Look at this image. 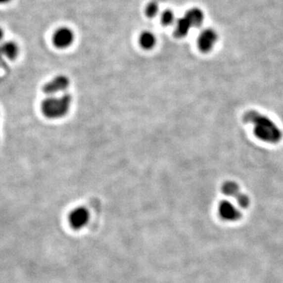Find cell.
Returning a JSON list of instances; mask_svg holds the SVG:
<instances>
[{
    "label": "cell",
    "mask_w": 283,
    "mask_h": 283,
    "mask_svg": "<svg viewBox=\"0 0 283 283\" xmlns=\"http://www.w3.org/2000/svg\"><path fill=\"white\" fill-rule=\"evenodd\" d=\"M243 121L253 127V133L258 140L267 143L276 144L283 139V132L272 119L260 112L251 109L243 115Z\"/></svg>",
    "instance_id": "obj_1"
},
{
    "label": "cell",
    "mask_w": 283,
    "mask_h": 283,
    "mask_svg": "<svg viewBox=\"0 0 283 283\" xmlns=\"http://www.w3.org/2000/svg\"><path fill=\"white\" fill-rule=\"evenodd\" d=\"M72 102V95L68 93H63L60 95L47 96L41 102V110L47 118L57 120L68 114Z\"/></svg>",
    "instance_id": "obj_2"
},
{
    "label": "cell",
    "mask_w": 283,
    "mask_h": 283,
    "mask_svg": "<svg viewBox=\"0 0 283 283\" xmlns=\"http://www.w3.org/2000/svg\"><path fill=\"white\" fill-rule=\"evenodd\" d=\"M70 85L69 78L65 75H57L43 86L42 91L47 96L65 93Z\"/></svg>",
    "instance_id": "obj_3"
},
{
    "label": "cell",
    "mask_w": 283,
    "mask_h": 283,
    "mask_svg": "<svg viewBox=\"0 0 283 283\" xmlns=\"http://www.w3.org/2000/svg\"><path fill=\"white\" fill-rule=\"evenodd\" d=\"M223 193L228 197L235 198L237 204L243 209H246L249 205L250 200L247 194L243 193L240 189L239 186L234 181H227L222 185Z\"/></svg>",
    "instance_id": "obj_4"
},
{
    "label": "cell",
    "mask_w": 283,
    "mask_h": 283,
    "mask_svg": "<svg viewBox=\"0 0 283 283\" xmlns=\"http://www.w3.org/2000/svg\"><path fill=\"white\" fill-rule=\"evenodd\" d=\"M90 220V212L85 207H77L71 211L69 215V224L74 230L85 228Z\"/></svg>",
    "instance_id": "obj_5"
},
{
    "label": "cell",
    "mask_w": 283,
    "mask_h": 283,
    "mask_svg": "<svg viewBox=\"0 0 283 283\" xmlns=\"http://www.w3.org/2000/svg\"><path fill=\"white\" fill-rule=\"evenodd\" d=\"M218 36L216 31L212 29H205L201 31L197 37V47L203 53H208L214 47Z\"/></svg>",
    "instance_id": "obj_6"
},
{
    "label": "cell",
    "mask_w": 283,
    "mask_h": 283,
    "mask_svg": "<svg viewBox=\"0 0 283 283\" xmlns=\"http://www.w3.org/2000/svg\"><path fill=\"white\" fill-rule=\"evenodd\" d=\"M53 44L58 49H65L70 47L74 41V33L68 27L57 29L53 35Z\"/></svg>",
    "instance_id": "obj_7"
},
{
    "label": "cell",
    "mask_w": 283,
    "mask_h": 283,
    "mask_svg": "<svg viewBox=\"0 0 283 283\" xmlns=\"http://www.w3.org/2000/svg\"><path fill=\"white\" fill-rule=\"evenodd\" d=\"M218 213L226 221H237L241 218V212L229 201H222L218 206Z\"/></svg>",
    "instance_id": "obj_8"
},
{
    "label": "cell",
    "mask_w": 283,
    "mask_h": 283,
    "mask_svg": "<svg viewBox=\"0 0 283 283\" xmlns=\"http://www.w3.org/2000/svg\"><path fill=\"white\" fill-rule=\"evenodd\" d=\"M184 17L187 18L191 28H198L202 25L205 16L202 10L199 8L193 7L186 12Z\"/></svg>",
    "instance_id": "obj_9"
},
{
    "label": "cell",
    "mask_w": 283,
    "mask_h": 283,
    "mask_svg": "<svg viewBox=\"0 0 283 283\" xmlns=\"http://www.w3.org/2000/svg\"><path fill=\"white\" fill-rule=\"evenodd\" d=\"M0 51L7 59L14 60L19 54V46L14 41H6L0 44Z\"/></svg>",
    "instance_id": "obj_10"
},
{
    "label": "cell",
    "mask_w": 283,
    "mask_h": 283,
    "mask_svg": "<svg viewBox=\"0 0 283 283\" xmlns=\"http://www.w3.org/2000/svg\"><path fill=\"white\" fill-rule=\"evenodd\" d=\"M188 20L185 17H180L176 22L175 25L174 34L176 38L182 39L188 36L189 31L191 29Z\"/></svg>",
    "instance_id": "obj_11"
},
{
    "label": "cell",
    "mask_w": 283,
    "mask_h": 283,
    "mask_svg": "<svg viewBox=\"0 0 283 283\" xmlns=\"http://www.w3.org/2000/svg\"><path fill=\"white\" fill-rule=\"evenodd\" d=\"M157 43L155 35L149 31H144L140 37V44L145 50H150L154 47Z\"/></svg>",
    "instance_id": "obj_12"
},
{
    "label": "cell",
    "mask_w": 283,
    "mask_h": 283,
    "mask_svg": "<svg viewBox=\"0 0 283 283\" xmlns=\"http://www.w3.org/2000/svg\"><path fill=\"white\" fill-rule=\"evenodd\" d=\"M161 22L165 26H169L174 23L175 14L172 10H167L163 12L161 17Z\"/></svg>",
    "instance_id": "obj_13"
},
{
    "label": "cell",
    "mask_w": 283,
    "mask_h": 283,
    "mask_svg": "<svg viewBox=\"0 0 283 283\" xmlns=\"http://www.w3.org/2000/svg\"><path fill=\"white\" fill-rule=\"evenodd\" d=\"M158 11V5L154 2H149L145 8V14L149 17H155Z\"/></svg>",
    "instance_id": "obj_14"
},
{
    "label": "cell",
    "mask_w": 283,
    "mask_h": 283,
    "mask_svg": "<svg viewBox=\"0 0 283 283\" xmlns=\"http://www.w3.org/2000/svg\"><path fill=\"white\" fill-rule=\"evenodd\" d=\"M4 37V31L2 28H0V43L2 42Z\"/></svg>",
    "instance_id": "obj_15"
},
{
    "label": "cell",
    "mask_w": 283,
    "mask_h": 283,
    "mask_svg": "<svg viewBox=\"0 0 283 283\" xmlns=\"http://www.w3.org/2000/svg\"><path fill=\"white\" fill-rule=\"evenodd\" d=\"M11 2V0H0V5H5Z\"/></svg>",
    "instance_id": "obj_16"
},
{
    "label": "cell",
    "mask_w": 283,
    "mask_h": 283,
    "mask_svg": "<svg viewBox=\"0 0 283 283\" xmlns=\"http://www.w3.org/2000/svg\"><path fill=\"white\" fill-rule=\"evenodd\" d=\"M2 57H3V56L2 55V53H1V51H0V65H1V63H2Z\"/></svg>",
    "instance_id": "obj_17"
}]
</instances>
